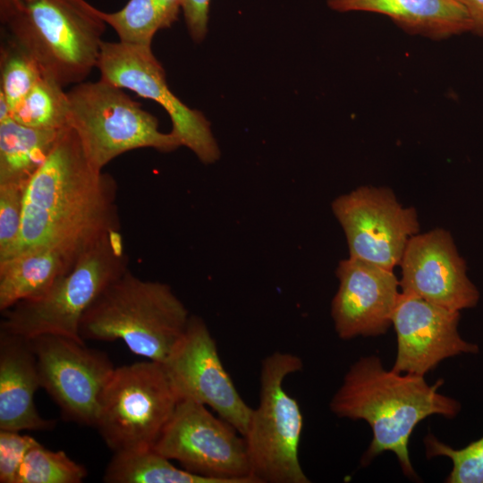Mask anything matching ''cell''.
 Returning <instances> with one entry per match:
<instances>
[{
	"mask_svg": "<svg viewBox=\"0 0 483 483\" xmlns=\"http://www.w3.org/2000/svg\"><path fill=\"white\" fill-rule=\"evenodd\" d=\"M331 208L349 257L387 269L399 266L409 240L419 233L415 208L403 207L386 187L360 186L335 198Z\"/></svg>",
	"mask_w": 483,
	"mask_h": 483,
	"instance_id": "7c38bea8",
	"label": "cell"
},
{
	"mask_svg": "<svg viewBox=\"0 0 483 483\" xmlns=\"http://www.w3.org/2000/svg\"><path fill=\"white\" fill-rule=\"evenodd\" d=\"M38 442L20 431L0 429V482L15 483L19 469L29 451Z\"/></svg>",
	"mask_w": 483,
	"mask_h": 483,
	"instance_id": "83f0119b",
	"label": "cell"
},
{
	"mask_svg": "<svg viewBox=\"0 0 483 483\" xmlns=\"http://www.w3.org/2000/svg\"><path fill=\"white\" fill-rule=\"evenodd\" d=\"M190 317L169 284L143 280L127 269L86 310L80 335L84 341L121 340L132 353L162 363Z\"/></svg>",
	"mask_w": 483,
	"mask_h": 483,
	"instance_id": "3957f363",
	"label": "cell"
},
{
	"mask_svg": "<svg viewBox=\"0 0 483 483\" xmlns=\"http://www.w3.org/2000/svg\"><path fill=\"white\" fill-rule=\"evenodd\" d=\"M335 275L339 286L331 315L338 336L349 340L386 334L401 292L394 270L349 257L339 262Z\"/></svg>",
	"mask_w": 483,
	"mask_h": 483,
	"instance_id": "2e32d148",
	"label": "cell"
},
{
	"mask_svg": "<svg viewBox=\"0 0 483 483\" xmlns=\"http://www.w3.org/2000/svg\"><path fill=\"white\" fill-rule=\"evenodd\" d=\"M27 184H0V262L16 251L22 223L23 199Z\"/></svg>",
	"mask_w": 483,
	"mask_h": 483,
	"instance_id": "4316f807",
	"label": "cell"
},
{
	"mask_svg": "<svg viewBox=\"0 0 483 483\" xmlns=\"http://www.w3.org/2000/svg\"><path fill=\"white\" fill-rule=\"evenodd\" d=\"M210 0H182L183 12L187 29L195 42H201L208 31Z\"/></svg>",
	"mask_w": 483,
	"mask_h": 483,
	"instance_id": "f1b7e54d",
	"label": "cell"
},
{
	"mask_svg": "<svg viewBox=\"0 0 483 483\" xmlns=\"http://www.w3.org/2000/svg\"><path fill=\"white\" fill-rule=\"evenodd\" d=\"M424 445L428 459L445 456L452 461L453 468L446 482L483 483V436L463 448L454 449L428 434Z\"/></svg>",
	"mask_w": 483,
	"mask_h": 483,
	"instance_id": "484cf974",
	"label": "cell"
},
{
	"mask_svg": "<svg viewBox=\"0 0 483 483\" xmlns=\"http://www.w3.org/2000/svg\"><path fill=\"white\" fill-rule=\"evenodd\" d=\"M0 61V95L11 113L44 74L37 62L12 39L2 46Z\"/></svg>",
	"mask_w": 483,
	"mask_h": 483,
	"instance_id": "d4e9b609",
	"label": "cell"
},
{
	"mask_svg": "<svg viewBox=\"0 0 483 483\" xmlns=\"http://www.w3.org/2000/svg\"><path fill=\"white\" fill-rule=\"evenodd\" d=\"M178 402L161 362L123 365L101 394L94 428L113 453L150 449Z\"/></svg>",
	"mask_w": 483,
	"mask_h": 483,
	"instance_id": "ba28073f",
	"label": "cell"
},
{
	"mask_svg": "<svg viewBox=\"0 0 483 483\" xmlns=\"http://www.w3.org/2000/svg\"><path fill=\"white\" fill-rule=\"evenodd\" d=\"M64 130L30 128L11 117L0 121V184H28Z\"/></svg>",
	"mask_w": 483,
	"mask_h": 483,
	"instance_id": "ffe728a7",
	"label": "cell"
},
{
	"mask_svg": "<svg viewBox=\"0 0 483 483\" xmlns=\"http://www.w3.org/2000/svg\"><path fill=\"white\" fill-rule=\"evenodd\" d=\"M4 26L43 74L64 88L97 68L106 23L86 0H21Z\"/></svg>",
	"mask_w": 483,
	"mask_h": 483,
	"instance_id": "277c9868",
	"label": "cell"
},
{
	"mask_svg": "<svg viewBox=\"0 0 483 483\" xmlns=\"http://www.w3.org/2000/svg\"><path fill=\"white\" fill-rule=\"evenodd\" d=\"M162 365L180 401L212 409L244 436L252 412L237 391L205 321L191 315L186 330Z\"/></svg>",
	"mask_w": 483,
	"mask_h": 483,
	"instance_id": "4fadbf2b",
	"label": "cell"
},
{
	"mask_svg": "<svg viewBox=\"0 0 483 483\" xmlns=\"http://www.w3.org/2000/svg\"><path fill=\"white\" fill-rule=\"evenodd\" d=\"M100 15L127 44L151 46L155 34L169 27L157 0H129L122 9Z\"/></svg>",
	"mask_w": 483,
	"mask_h": 483,
	"instance_id": "603a6c76",
	"label": "cell"
},
{
	"mask_svg": "<svg viewBox=\"0 0 483 483\" xmlns=\"http://www.w3.org/2000/svg\"><path fill=\"white\" fill-rule=\"evenodd\" d=\"M466 12L470 32L483 36V0H455Z\"/></svg>",
	"mask_w": 483,
	"mask_h": 483,
	"instance_id": "f546056e",
	"label": "cell"
},
{
	"mask_svg": "<svg viewBox=\"0 0 483 483\" xmlns=\"http://www.w3.org/2000/svg\"><path fill=\"white\" fill-rule=\"evenodd\" d=\"M87 475V469L65 452L52 451L38 443L26 454L15 483H80Z\"/></svg>",
	"mask_w": 483,
	"mask_h": 483,
	"instance_id": "cb8c5ba5",
	"label": "cell"
},
{
	"mask_svg": "<svg viewBox=\"0 0 483 483\" xmlns=\"http://www.w3.org/2000/svg\"><path fill=\"white\" fill-rule=\"evenodd\" d=\"M300 357L283 352L261 364L259 402L244 435L250 476L257 483H309L299 459L303 418L284 389L287 376L302 369Z\"/></svg>",
	"mask_w": 483,
	"mask_h": 483,
	"instance_id": "52a82bcc",
	"label": "cell"
},
{
	"mask_svg": "<svg viewBox=\"0 0 483 483\" xmlns=\"http://www.w3.org/2000/svg\"><path fill=\"white\" fill-rule=\"evenodd\" d=\"M170 27L178 18L182 0H157Z\"/></svg>",
	"mask_w": 483,
	"mask_h": 483,
	"instance_id": "4dcf8cb0",
	"label": "cell"
},
{
	"mask_svg": "<svg viewBox=\"0 0 483 483\" xmlns=\"http://www.w3.org/2000/svg\"><path fill=\"white\" fill-rule=\"evenodd\" d=\"M443 384L439 379L428 385L424 376L387 370L378 357H362L345 374L330 409L340 418L363 419L370 426L373 438L361 457L362 466L389 451L402 472L416 479L408 447L413 429L432 415L453 419L462 408L459 401L438 392Z\"/></svg>",
	"mask_w": 483,
	"mask_h": 483,
	"instance_id": "7a4b0ae2",
	"label": "cell"
},
{
	"mask_svg": "<svg viewBox=\"0 0 483 483\" xmlns=\"http://www.w3.org/2000/svg\"><path fill=\"white\" fill-rule=\"evenodd\" d=\"M21 0H0V19L4 24L16 11Z\"/></svg>",
	"mask_w": 483,
	"mask_h": 483,
	"instance_id": "1f68e13d",
	"label": "cell"
},
{
	"mask_svg": "<svg viewBox=\"0 0 483 483\" xmlns=\"http://www.w3.org/2000/svg\"><path fill=\"white\" fill-rule=\"evenodd\" d=\"M401 292L461 311L472 309L480 293L467 274L451 233L435 228L408 242L399 264Z\"/></svg>",
	"mask_w": 483,
	"mask_h": 483,
	"instance_id": "9a60e30c",
	"label": "cell"
},
{
	"mask_svg": "<svg viewBox=\"0 0 483 483\" xmlns=\"http://www.w3.org/2000/svg\"><path fill=\"white\" fill-rule=\"evenodd\" d=\"M10 116L18 123L30 128L65 129L69 127L67 91L55 80L43 75L11 110Z\"/></svg>",
	"mask_w": 483,
	"mask_h": 483,
	"instance_id": "7402d4cb",
	"label": "cell"
},
{
	"mask_svg": "<svg viewBox=\"0 0 483 483\" xmlns=\"http://www.w3.org/2000/svg\"><path fill=\"white\" fill-rule=\"evenodd\" d=\"M120 231L106 234L42 296L2 311L0 328L27 338L54 334L85 343L81 318L102 291L128 267Z\"/></svg>",
	"mask_w": 483,
	"mask_h": 483,
	"instance_id": "5b68a950",
	"label": "cell"
},
{
	"mask_svg": "<svg viewBox=\"0 0 483 483\" xmlns=\"http://www.w3.org/2000/svg\"><path fill=\"white\" fill-rule=\"evenodd\" d=\"M67 95L69 127L98 170L130 150L150 148L171 152L182 146L172 131H160L157 117L123 89L102 79L73 85Z\"/></svg>",
	"mask_w": 483,
	"mask_h": 483,
	"instance_id": "8992f818",
	"label": "cell"
},
{
	"mask_svg": "<svg viewBox=\"0 0 483 483\" xmlns=\"http://www.w3.org/2000/svg\"><path fill=\"white\" fill-rule=\"evenodd\" d=\"M461 313L401 292L393 317L397 353L393 370L425 376L442 360L476 354L479 347L459 333Z\"/></svg>",
	"mask_w": 483,
	"mask_h": 483,
	"instance_id": "5bb4252c",
	"label": "cell"
},
{
	"mask_svg": "<svg viewBox=\"0 0 483 483\" xmlns=\"http://www.w3.org/2000/svg\"><path fill=\"white\" fill-rule=\"evenodd\" d=\"M239 435L207 406L180 401L153 448L216 483H257L250 476L245 438Z\"/></svg>",
	"mask_w": 483,
	"mask_h": 483,
	"instance_id": "9c48e42d",
	"label": "cell"
},
{
	"mask_svg": "<svg viewBox=\"0 0 483 483\" xmlns=\"http://www.w3.org/2000/svg\"><path fill=\"white\" fill-rule=\"evenodd\" d=\"M326 4L336 12L385 15L406 32L432 39L470 32L469 17L455 0H326Z\"/></svg>",
	"mask_w": 483,
	"mask_h": 483,
	"instance_id": "ac0fdd59",
	"label": "cell"
},
{
	"mask_svg": "<svg viewBox=\"0 0 483 483\" xmlns=\"http://www.w3.org/2000/svg\"><path fill=\"white\" fill-rule=\"evenodd\" d=\"M102 480L106 483H216L176 467L154 448L114 453Z\"/></svg>",
	"mask_w": 483,
	"mask_h": 483,
	"instance_id": "44dd1931",
	"label": "cell"
},
{
	"mask_svg": "<svg viewBox=\"0 0 483 483\" xmlns=\"http://www.w3.org/2000/svg\"><path fill=\"white\" fill-rule=\"evenodd\" d=\"M40 387L69 422L94 427L101 394L115 367L109 356L85 343L54 334L30 338Z\"/></svg>",
	"mask_w": 483,
	"mask_h": 483,
	"instance_id": "8fae6325",
	"label": "cell"
},
{
	"mask_svg": "<svg viewBox=\"0 0 483 483\" xmlns=\"http://www.w3.org/2000/svg\"><path fill=\"white\" fill-rule=\"evenodd\" d=\"M41 388L30 338L0 328V429L47 431L55 420L41 417L35 405Z\"/></svg>",
	"mask_w": 483,
	"mask_h": 483,
	"instance_id": "e0dca14e",
	"label": "cell"
},
{
	"mask_svg": "<svg viewBox=\"0 0 483 483\" xmlns=\"http://www.w3.org/2000/svg\"><path fill=\"white\" fill-rule=\"evenodd\" d=\"M97 68L100 79L159 104L171 118V131L199 161L213 164L218 160L220 149L209 122L170 90L151 46L104 41Z\"/></svg>",
	"mask_w": 483,
	"mask_h": 483,
	"instance_id": "30bf717a",
	"label": "cell"
},
{
	"mask_svg": "<svg viewBox=\"0 0 483 483\" xmlns=\"http://www.w3.org/2000/svg\"><path fill=\"white\" fill-rule=\"evenodd\" d=\"M117 191L114 177L89 163L76 132L67 127L26 186L13 256L48 246L79 259L106 234L120 231Z\"/></svg>",
	"mask_w": 483,
	"mask_h": 483,
	"instance_id": "6da1fadb",
	"label": "cell"
},
{
	"mask_svg": "<svg viewBox=\"0 0 483 483\" xmlns=\"http://www.w3.org/2000/svg\"><path fill=\"white\" fill-rule=\"evenodd\" d=\"M77 261L56 248L39 246L0 262L1 312L19 301L42 296Z\"/></svg>",
	"mask_w": 483,
	"mask_h": 483,
	"instance_id": "d6986e66",
	"label": "cell"
}]
</instances>
